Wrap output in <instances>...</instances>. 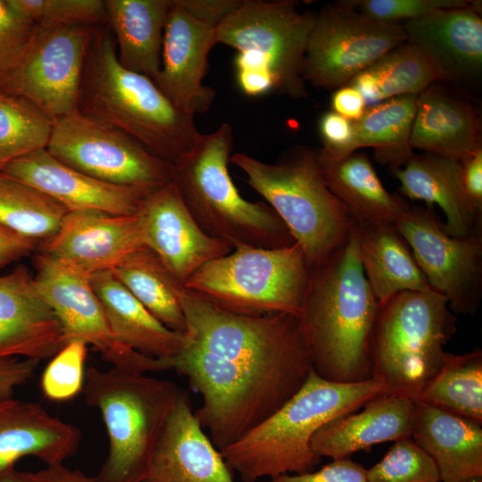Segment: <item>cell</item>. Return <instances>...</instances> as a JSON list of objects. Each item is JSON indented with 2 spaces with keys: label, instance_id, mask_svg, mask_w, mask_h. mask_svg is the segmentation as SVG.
<instances>
[{
  "label": "cell",
  "instance_id": "20",
  "mask_svg": "<svg viewBox=\"0 0 482 482\" xmlns=\"http://www.w3.org/2000/svg\"><path fill=\"white\" fill-rule=\"evenodd\" d=\"M481 1L443 9L403 25L407 42L428 61L437 81L470 83L482 71Z\"/></svg>",
  "mask_w": 482,
  "mask_h": 482
},
{
  "label": "cell",
  "instance_id": "39",
  "mask_svg": "<svg viewBox=\"0 0 482 482\" xmlns=\"http://www.w3.org/2000/svg\"><path fill=\"white\" fill-rule=\"evenodd\" d=\"M87 345L70 340L45 368L40 380L43 395L50 401L65 402L83 392Z\"/></svg>",
  "mask_w": 482,
  "mask_h": 482
},
{
  "label": "cell",
  "instance_id": "36",
  "mask_svg": "<svg viewBox=\"0 0 482 482\" xmlns=\"http://www.w3.org/2000/svg\"><path fill=\"white\" fill-rule=\"evenodd\" d=\"M54 120L28 99L0 88V170L46 148Z\"/></svg>",
  "mask_w": 482,
  "mask_h": 482
},
{
  "label": "cell",
  "instance_id": "51",
  "mask_svg": "<svg viewBox=\"0 0 482 482\" xmlns=\"http://www.w3.org/2000/svg\"><path fill=\"white\" fill-rule=\"evenodd\" d=\"M30 474L36 482H95L94 478L79 470L69 469L63 464L47 466Z\"/></svg>",
  "mask_w": 482,
  "mask_h": 482
},
{
  "label": "cell",
  "instance_id": "30",
  "mask_svg": "<svg viewBox=\"0 0 482 482\" xmlns=\"http://www.w3.org/2000/svg\"><path fill=\"white\" fill-rule=\"evenodd\" d=\"M105 21L120 63L153 81L161 68L165 25L172 0H105Z\"/></svg>",
  "mask_w": 482,
  "mask_h": 482
},
{
  "label": "cell",
  "instance_id": "40",
  "mask_svg": "<svg viewBox=\"0 0 482 482\" xmlns=\"http://www.w3.org/2000/svg\"><path fill=\"white\" fill-rule=\"evenodd\" d=\"M9 3L41 28L100 25L105 21L102 0H9Z\"/></svg>",
  "mask_w": 482,
  "mask_h": 482
},
{
  "label": "cell",
  "instance_id": "6",
  "mask_svg": "<svg viewBox=\"0 0 482 482\" xmlns=\"http://www.w3.org/2000/svg\"><path fill=\"white\" fill-rule=\"evenodd\" d=\"M181 389L115 367L86 370V403L97 409L108 436L107 457L95 482H142Z\"/></svg>",
  "mask_w": 482,
  "mask_h": 482
},
{
  "label": "cell",
  "instance_id": "5",
  "mask_svg": "<svg viewBox=\"0 0 482 482\" xmlns=\"http://www.w3.org/2000/svg\"><path fill=\"white\" fill-rule=\"evenodd\" d=\"M233 146L232 126L223 123L213 132L200 133L172 164V182L190 214L205 233L232 249L293 245L289 229L268 204L239 194L228 168Z\"/></svg>",
  "mask_w": 482,
  "mask_h": 482
},
{
  "label": "cell",
  "instance_id": "9",
  "mask_svg": "<svg viewBox=\"0 0 482 482\" xmlns=\"http://www.w3.org/2000/svg\"><path fill=\"white\" fill-rule=\"evenodd\" d=\"M310 282L300 245L242 246L201 266L184 287L223 310L245 315L299 317Z\"/></svg>",
  "mask_w": 482,
  "mask_h": 482
},
{
  "label": "cell",
  "instance_id": "46",
  "mask_svg": "<svg viewBox=\"0 0 482 482\" xmlns=\"http://www.w3.org/2000/svg\"><path fill=\"white\" fill-rule=\"evenodd\" d=\"M38 363L24 358L0 360V399L13 396L14 391L33 377Z\"/></svg>",
  "mask_w": 482,
  "mask_h": 482
},
{
  "label": "cell",
  "instance_id": "49",
  "mask_svg": "<svg viewBox=\"0 0 482 482\" xmlns=\"http://www.w3.org/2000/svg\"><path fill=\"white\" fill-rule=\"evenodd\" d=\"M368 106L361 92L350 84L335 89L331 97L332 111L352 122L358 120Z\"/></svg>",
  "mask_w": 482,
  "mask_h": 482
},
{
  "label": "cell",
  "instance_id": "18",
  "mask_svg": "<svg viewBox=\"0 0 482 482\" xmlns=\"http://www.w3.org/2000/svg\"><path fill=\"white\" fill-rule=\"evenodd\" d=\"M216 44V27L196 20L172 0L161 68L154 82L183 113L195 117L206 112L214 100V89L203 85V79L208 70V55Z\"/></svg>",
  "mask_w": 482,
  "mask_h": 482
},
{
  "label": "cell",
  "instance_id": "11",
  "mask_svg": "<svg viewBox=\"0 0 482 482\" xmlns=\"http://www.w3.org/2000/svg\"><path fill=\"white\" fill-rule=\"evenodd\" d=\"M101 181L156 189L172 181V164L121 129L79 112L54 120L46 148Z\"/></svg>",
  "mask_w": 482,
  "mask_h": 482
},
{
  "label": "cell",
  "instance_id": "52",
  "mask_svg": "<svg viewBox=\"0 0 482 482\" xmlns=\"http://www.w3.org/2000/svg\"><path fill=\"white\" fill-rule=\"evenodd\" d=\"M0 482H36L29 471H20L15 468L0 474Z\"/></svg>",
  "mask_w": 482,
  "mask_h": 482
},
{
  "label": "cell",
  "instance_id": "47",
  "mask_svg": "<svg viewBox=\"0 0 482 482\" xmlns=\"http://www.w3.org/2000/svg\"><path fill=\"white\" fill-rule=\"evenodd\" d=\"M196 20L217 27L241 3V0H176Z\"/></svg>",
  "mask_w": 482,
  "mask_h": 482
},
{
  "label": "cell",
  "instance_id": "38",
  "mask_svg": "<svg viewBox=\"0 0 482 482\" xmlns=\"http://www.w3.org/2000/svg\"><path fill=\"white\" fill-rule=\"evenodd\" d=\"M367 482H439L432 459L413 440H397L384 457L366 471Z\"/></svg>",
  "mask_w": 482,
  "mask_h": 482
},
{
  "label": "cell",
  "instance_id": "7",
  "mask_svg": "<svg viewBox=\"0 0 482 482\" xmlns=\"http://www.w3.org/2000/svg\"><path fill=\"white\" fill-rule=\"evenodd\" d=\"M230 162L246 176L286 224L312 268L340 247L356 224L328 187L320 171L318 150L295 145L274 163L244 153Z\"/></svg>",
  "mask_w": 482,
  "mask_h": 482
},
{
  "label": "cell",
  "instance_id": "24",
  "mask_svg": "<svg viewBox=\"0 0 482 482\" xmlns=\"http://www.w3.org/2000/svg\"><path fill=\"white\" fill-rule=\"evenodd\" d=\"M362 408L333 419L318 430L312 449L319 458L345 459L378 444L411 437L414 401L384 394Z\"/></svg>",
  "mask_w": 482,
  "mask_h": 482
},
{
  "label": "cell",
  "instance_id": "31",
  "mask_svg": "<svg viewBox=\"0 0 482 482\" xmlns=\"http://www.w3.org/2000/svg\"><path fill=\"white\" fill-rule=\"evenodd\" d=\"M355 229L362 270L379 303L399 293L432 289L395 225L356 222Z\"/></svg>",
  "mask_w": 482,
  "mask_h": 482
},
{
  "label": "cell",
  "instance_id": "16",
  "mask_svg": "<svg viewBox=\"0 0 482 482\" xmlns=\"http://www.w3.org/2000/svg\"><path fill=\"white\" fill-rule=\"evenodd\" d=\"M139 214L100 211L68 212L56 234L42 243V252L85 275L113 270L131 253L144 248Z\"/></svg>",
  "mask_w": 482,
  "mask_h": 482
},
{
  "label": "cell",
  "instance_id": "2",
  "mask_svg": "<svg viewBox=\"0 0 482 482\" xmlns=\"http://www.w3.org/2000/svg\"><path fill=\"white\" fill-rule=\"evenodd\" d=\"M379 305L362 270L354 225L340 247L310 268L298 318L318 376L339 383L372 378L371 345Z\"/></svg>",
  "mask_w": 482,
  "mask_h": 482
},
{
  "label": "cell",
  "instance_id": "10",
  "mask_svg": "<svg viewBox=\"0 0 482 482\" xmlns=\"http://www.w3.org/2000/svg\"><path fill=\"white\" fill-rule=\"evenodd\" d=\"M315 11L298 10L292 0H241L217 27V44L264 65L275 93L293 99L308 96L303 59Z\"/></svg>",
  "mask_w": 482,
  "mask_h": 482
},
{
  "label": "cell",
  "instance_id": "35",
  "mask_svg": "<svg viewBox=\"0 0 482 482\" xmlns=\"http://www.w3.org/2000/svg\"><path fill=\"white\" fill-rule=\"evenodd\" d=\"M67 212L54 199L0 172V224L44 243L56 234Z\"/></svg>",
  "mask_w": 482,
  "mask_h": 482
},
{
  "label": "cell",
  "instance_id": "50",
  "mask_svg": "<svg viewBox=\"0 0 482 482\" xmlns=\"http://www.w3.org/2000/svg\"><path fill=\"white\" fill-rule=\"evenodd\" d=\"M461 181L473 204L482 211V147L461 162Z\"/></svg>",
  "mask_w": 482,
  "mask_h": 482
},
{
  "label": "cell",
  "instance_id": "33",
  "mask_svg": "<svg viewBox=\"0 0 482 482\" xmlns=\"http://www.w3.org/2000/svg\"><path fill=\"white\" fill-rule=\"evenodd\" d=\"M417 96H401L368 106L353 122V151L372 148L376 161L387 165L391 173L403 167L414 154L410 140Z\"/></svg>",
  "mask_w": 482,
  "mask_h": 482
},
{
  "label": "cell",
  "instance_id": "14",
  "mask_svg": "<svg viewBox=\"0 0 482 482\" xmlns=\"http://www.w3.org/2000/svg\"><path fill=\"white\" fill-rule=\"evenodd\" d=\"M35 286L68 342L79 339L92 345L112 367L141 373L171 370L169 361L142 354L115 338L88 276L43 253L35 257Z\"/></svg>",
  "mask_w": 482,
  "mask_h": 482
},
{
  "label": "cell",
  "instance_id": "45",
  "mask_svg": "<svg viewBox=\"0 0 482 482\" xmlns=\"http://www.w3.org/2000/svg\"><path fill=\"white\" fill-rule=\"evenodd\" d=\"M235 68L238 87L246 96L256 97L275 92L273 76L262 64L236 55Z\"/></svg>",
  "mask_w": 482,
  "mask_h": 482
},
{
  "label": "cell",
  "instance_id": "42",
  "mask_svg": "<svg viewBox=\"0 0 482 482\" xmlns=\"http://www.w3.org/2000/svg\"><path fill=\"white\" fill-rule=\"evenodd\" d=\"M364 16L381 22L398 23L424 17L443 9L468 6L472 0H350Z\"/></svg>",
  "mask_w": 482,
  "mask_h": 482
},
{
  "label": "cell",
  "instance_id": "34",
  "mask_svg": "<svg viewBox=\"0 0 482 482\" xmlns=\"http://www.w3.org/2000/svg\"><path fill=\"white\" fill-rule=\"evenodd\" d=\"M416 402L482 423V351L450 353Z\"/></svg>",
  "mask_w": 482,
  "mask_h": 482
},
{
  "label": "cell",
  "instance_id": "23",
  "mask_svg": "<svg viewBox=\"0 0 482 482\" xmlns=\"http://www.w3.org/2000/svg\"><path fill=\"white\" fill-rule=\"evenodd\" d=\"M81 436L76 426L37 403L13 396L0 399V474L28 456L47 466L63 464L78 451Z\"/></svg>",
  "mask_w": 482,
  "mask_h": 482
},
{
  "label": "cell",
  "instance_id": "3",
  "mask_svg": "<svg viewBox=\"0 0 482 482\" xmlns=\"http://www.w3.org/2000/svg\"><path fill=\"white\" fill-rule=\"evenodd\" d=\"M384 394L386 387L374 378L339 383L324 379L312 370L302 387L278 410L220 452L243 482L314 470L321 460L312 449L318 430Z\"/></svg>",
  "mask_w": 482,
  "mask_h": 482
},
{
  "label": "cell",
  "instance_id": "48",
  "mask_svg": "<svg viewBox=\"0 0 482 482\" xmlns=\"http://www.w3.org/2000/svg\"><path fill=\"white\" fill-rule=\"evenodd\" d=\"M37 242L0 224V270L29 255Z\"/></svg>",
  "mask_w": 482,
  "mask_h": 482
},
{
  "label": "cell",
  "instance_id": "26",
  "mask_svg": "<svg viewBox=\"0 0 482 482\" xmlns=\"http://www.w3.org/2000/svg\"><path fill=\"white\" fill-rule=\"evenodd\" d=\"M411 438L432 459L440 481L482 477L481 423L415 402Z\"/></svg>",
  "mask_w": 482,
  "mask_h": 482
},
{
  "label": "cell",
  "instance_id": "41",
  "mask_svg": "<svg viewBox=\"0 0 482 482\" xmlns=\"http://www.w3.org/2000/svg\"><path fill=\"white\" fill-rule=\"evenodd\" d=\"M37 25L0 0V80L20 64L37 31Z\"/></svg>",
  "mask_w": 482,
  "mask_h": 482
},
{
  "label": "cell",
  "instance_id": "4",
  "mask_svg": "<svg viewBox=\"0 0 482 482\" xmlns=\"http://www.w3.org/2000/svg\"><path fill=\"white\" fill-rule=\"evenodd\" d=\"M78 112L121 129L171 164L200 134L194 117L179 111L150 78L120 63L106 24L96 27L87 48Z\"/></svg>",
  "mask_w": 482,
  "mask_h": 482
},
{
  "label": "cell",
  "instance_id": "13",
  "mask_svg": "<svg viewBox=\"0 0 482 482\" xmlns=\"http://www.w3.org/2000/svg\"><path fill=\"white\" fill-rule=\"evenodd\" d=\"M430 287L454 314L474 315L482 299V234L453 237L434 205L411 206L395 224Z\"/></svg>",
  "mask_w": 482,
  "mask_h": 482
},
{
  "label": "cell",
  "instance_id": "43",
  "mask_svg": "<svg viewBox=\"0 0 482 482\" xmlns=\"http://www.w3.org/2000/svg\"><path fill=\"white\" fill-rule=\"evenodd\" d=\"M322 147L319 153L332 158H342L354 153L353 122L333 111L322 114L319 121Z\"/></svg>",
  "mask_w": 482,
  "mask_h": 482
},
{
  "label": "cell",
  "instance_id": "44",
  "mask_svg": "<svg viewBox=\"0 0 482 482\" xmlns=\"http://www.w3.org/2000/svg\"><path fill=\"white\" fill-rule=\"evenodd\" d=\"M367 470L350 460L337 459L320 470L301 474H284L268 482H367Z\"/></svg>",
  "mask_w": 482,
  "mask_h": 482
},
{
  "label": "cell",
  "instance_id": "32",
  "mask_svg": "<svg viewBox=\"0 0 482 482\" xmlns=\"http://www.w3.org/2000/svg\"><path fill=\"white\" fill-rule=\"evenodd\" d=\"M112 270L164 326L179 333H187V322L181 306L185 287L152 250L144 247L131 253Z\"/></svg>",
  "mask_w": 482,
  "mask_h": 482
},
{
  "label": "cell",
  "instance_id": "28",
  "mask_svg": "<svg viewBox=\"0 0 482 482\" xmlns=\"http://www.w3.org/2000/svg\"><path fill=\"white\" fill-rule=\"evenodd\" d=\"M115 338L149 357L170 361L189 342V335L159 321L116 278L112 270L89 277Z\"/></svg>",
  "mask_w": 482,
  "mask_h": 482
},
{
  "label": "cell",
  "instance_id": "29",
  "mask_svg": "<svg viewBox=\"0 0 482 482\" xmlns=\"http://www.w3.org/2000/svg\"><path fill=\"white\" fill-rule=\"evenodd\" d=\"M318 159L328 187L355 222L395 225L410 209L403 195L384 187L366 153L332 158L318 150Z\"/></svg>",
  "mask_w": 482,
  "mask_h": 482
},
{
  "label": "cell",
  "instance_id": "17",
  "mask_svg": "<svg viewBox=\"0 0 482 482\" xmlns=\"http://www.w3.org/2000/svg\"><path fill=\"white\" fill-rule=\"evenodd\" d=\"M138 214L145 246L183 285L204 263L232 251L229 244L198 226L172 181L149 195Z\"/></svg>",
  "mask_w": 482,
  "mask_h": 482
},
{
  "label": "cell",
  "instance_id": "22",
  "mask_svg": "<svg viewBox=\"0 0 482 482\" xmlns=\"http://www.w3.org/2000/svg\"><path fill=\"white\" fill-rule=\"evenodd\" d=\"M142 482H236L180 391Z\"/></svg>",
  "mask_w": 482,
  "mask_h": 482
},
{
  "label": "cell",
  "instance_id": "1",
  "mask_svg": "<svg viewBox=\"0 0 482 482\" xmlns=\"http://www.w3.org/2000/svg\"><path fill=\"white\" fill-rule=\"evenodd\" d=\"M181 306L190 341L172 367L201 395V413L217 426L256 427L288 401L313 370L297 316L231 312L186 287Z\"/></svg>",
  "mask_w": 482,
  "mask_h": 482
},
{
  "label": "cell",
  "instance_id": "53",
  "mask_svg": "<svg viewBox=\"0 0 482 482\" xmlns=\"http://www.w3.org/2000/svg\"><path fill=\"white\" fill-rule=\"evenodd\" d=\"M443 482V481H439ZM454 482H482V477H473L466 479H461Z\"/></svg>",
  "mask_w": 482,
  "mask_h": 482
},
{
  "label": "cell",
  "instance_id": "21",
  "mask_svg": "<svg viewBox=\"0 0 482 482\" xmlns=\"http://www.w3.org/2000/svg\"><path fill=\"white\" fill-rule=\"evenodd\" d=\"M68 340L34 278L20 265L0 276V360L52 358Z\"/></svg>",
  "mask_w": 482,
  "mask_h": 482
},
{
  "label": "cell",
  "instance_id": "8",
  "mask_svg": "<svg viewBox=\"0 0 482 482\" xmlns=\"http://www.w3.org/2000/svg\"><path fill=\"white\" fill-rule=\"evenodd\" d=\"M457 330L447 300L433 289L399 293L380 303L371 345V375L387 395L414 402L449 356Z\"/></svg>",
  "mask_w": 482,
  "mask_h": 482
},
{
  "label": "cell",
  "instance_id": "15",
  "mask_svg": "<svg viewBox=\"0 0 482 482\" xmlns=\"http://www.w3.org/2000/svg\"><path fill=\"white\" fill-rule=\"evenodd\" d=\"M96 26H37L25 56L0 80V88L28 99L53 120L78 112L85 58Z\"/></svg>",
  "mask_w": 482,
  "mask_h": 482
},
{
  "label": "cell",
  "instance_id": "12",
  "mask_svg": "<svg viewBox=\"0 0 482 482\" xmlns=\"http://www.w3.org/2000/svg\"><path fill=\"white\" fill-rule=\"evenodd\" d=\"M407 41L403 25L362 14L350 0L316 12L303 59V74L316 87L335 90Z\"/></svg>",
  "mask_w": 482,
  "mask_h": 482
},
{
  "label": "cell",
  "instance_id": "27",
  "mask_svg": "<svg viewBox=\"0 0 482 482\" xmlns=\"http://www.w3.org/2000/svg\"><path fill=\"white\" fill-rule=\"evenodd\" d=\"M410 143L413 150L462 162L482 147L478 111L431 85L417 96Z\"/></svg>",
  "mask_w": 482,
  "mask_h": 482
},
{
  "label": "cell",
  "instance_id": "25",
  "mask_svg": "<svg viewBox=\"0 0 482 482\" xmlns=\"http://www.w3.org/2000/svg\"><path fill=\"white\" fill-rule=\"evenodd\" d=\"M392 175L403 196L437 204L445 212L444 229L453 237L482 234V211L468 197L461 162L424 153L415 154Z\"/></svg>",
  "mask_w": 482,
  "mask_h": 482
},
{
  "label": "cell",
  "instance_id": "19",
  "mask_svg": "<svg viewBox=\"0 0 482 482\" xmlns=\"http://www.w3.org/2000/svg\"><path fill=\"white\" fill-rule=\"evenodd\" d=\"M0 172L54 199L68 212L136 215L155 190L101 181L64 164L46 148L9 162Z\"/></svg>",
  "mask_w": 482,
  "mask_h": 482
},
{
  "label": "cell",
  "instance_id": "37",
  "mask_svg": "<svg viewBox=\"0 0 482 482\" xmlns=\"http://www.w3.org/2000/svg\"><path fill=\"white\" fill-rule=\"evenodd\" d=\"M366 70L375 80L379 103L401 96H418L438 82L426 57L407 41Z\"/></svg>",
  "mask_w": 482,
  "mask_h": 482
}]
</instances>
